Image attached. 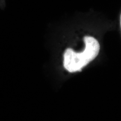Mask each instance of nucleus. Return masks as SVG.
<instances>
[{
	"label": "nucleus",
	"instance_id": "2",
	"mask_svg": "<svg viewBox=\"0 0 121 121\" xmlns=\"http://www.w3.org/2000/svg\"></svg>",
	"mask_w": 121,
	"mask_h": 121
},
{
	"label": "nucleus",
	"instance_id": "1",
	"mask_svg": "<svg viewBox=\"0 0 121 121\" xmlns=\"http://www.w3.org/2000/svg\"><path fill=\"white\" fill-rule=\"evenodd\" d=\"M85 48L83 52H75L67 48L63 54V66L69 72L80 71L99 54L100 44L94 38L86 36L84 38Z\"/></svg>",
	"mask_w": 121,
	"mask_h": 121
}]
</instances>
